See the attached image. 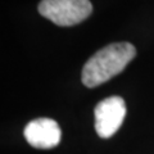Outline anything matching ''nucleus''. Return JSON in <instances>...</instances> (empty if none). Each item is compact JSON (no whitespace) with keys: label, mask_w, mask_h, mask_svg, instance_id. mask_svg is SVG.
<instances>
[{"label":"nucleus","mask_w":154,"mask_h":154,"mask_svg":"<svg viewBox=\"0 0 154 154\" xmlns=\"http://www.w3.org/2000/svg\"><path fill=\"white\" fill-rule=\"evenodd\" d=\"M91 12L90 0H41L38 13L57 26H73L85 21Z\"/></svg>","instance_id":"nucleus-2"},{"label":"nucleus","mask_w":154,"mask_h":154,"mask_svg":"<svg viewBox=\"0 0 154 154\" xmlns=\"http://www.w3.org/2000/svg\"><path fill=\"white\" fill-rule=\"evenodd\" d=\"M60 127L51 118H36L25 127V137L37 149L55 148L60 141Z\"/></svg>","instance_id":"nucleus-4"},{"label":"nucleus","mask_w":154,"mask_h":154,"mask_svg":"<svg viewBox=\"0 0 154 154\" xmlns=\"http://www.w3.org/2000/svg\"><path fill=\"white\" fill-rule=\"evenodd\" d=\"M126 116V104L121 96H109L95 107V130L102 139L118 131Z\"/></svg>","instance_id":"nucleus-3"},{"label":"nucleus","mask_w":154,"mask_h":154,"mask_svg":"<svg viewBox=\"0 0 154 154\" xmlns=\"http://www.w3.org/2000/svg\"><path fill=\"white\" fill-rule=\"evenodd\" d=\"M136 55V49L130 42H114L100 49L86 62L82 68V84L95 88L121 73Z\"/></svg>","instance_id":"nucleus-1"}]
</instances>
